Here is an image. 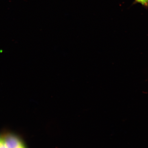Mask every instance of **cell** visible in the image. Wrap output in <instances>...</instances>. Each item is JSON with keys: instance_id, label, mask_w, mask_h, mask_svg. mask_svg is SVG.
Here are the masks:
<instances>
[{"instance_id": "6da1fadb", "label": "cell", "mask_w": 148, "mask_h": 148, "mask_svg": "<svg viewBox=\"0 0 148 148\" xmlns=\"http://www.w3.org/2000/svg\"><path fill=\"white\" fill-rule=\"evenodd\" d=\"M135 1L137 3H140L144 6H148V0H135Z\"/></svg>"}, {"instance_id": "7a4b0ae2", "label": "cell", "mask_w": 148, "mask_h": 148, "mask_svg": "<svg viewBox=\"0 0 148 148\" xmlns=\"http://www.w3.org/2000/svg\"><path fill=\"white\" fill-rule=\"evenodd\" d=\"M0 148H7L4 142L1 137H0Z\"/></svg>"}]
</instances>
